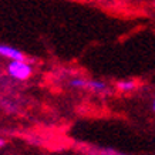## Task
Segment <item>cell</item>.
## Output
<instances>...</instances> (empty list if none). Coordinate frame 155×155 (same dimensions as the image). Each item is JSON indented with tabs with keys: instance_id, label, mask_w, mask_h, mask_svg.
I'll use <instances>...</instances> for the list:
<instances>
[{
	"instance_id": "1",
	"label": "cell",
	"mask_w": 155,
	"mask_h": 155,
	"mask_svg": "<svg viewBox=\"0 0 155 155\" xmlns=\"http://www.w3.org/2000/svg\"><path fill=\"white\" fill-rule=\"evenodd\" d=\"M9 74L17 80H26L31 74V67L24 61H12L7 67Z\"/></svg>"
},
{
	"instance_id": "2",
	"label": "cell",
	"mask_w": 155,
	"mask_h": 155,
	"mask_svg": "<svg viewBox=\"0 0 155 155\" xmlns=\"http://www.w3.org/2000/svg\"><path fill=\"white\" fill-rule=\"evenodd\" d=\"M0 56H5L7 58H12L13 61H23V54L17 48L9 47V46H2L0 44Z\"/></svg>"
},
{
	"instance_id": "3",
	"label": "cell",
	"mask_w": 155,
	"mask_h": 155,
	"mask_svg": "<svg viewBox=\"0 0 155 155\" xmlns=\"http://www.w3.org/2000/svg\"><path fill=\"white\" fill-rule=\"evenodd\" d=\"M85 87L94 90V91H104V90L107 88V85L104 84V83H101V81H87Z\"/></svg>"
},
{
	"instance_id": "4",
	"label": "cell",
	"mask_w": 155,
	"mask_h": 155,
	"mask_svg": "<svg viewBox=\"0 0 155 155\" xmlns=\"http://www.w3.org/2000/svg\"><path fill=\"white\" fill-rule=\"evenodd\" d=\"M118 88L121 90V91H125V93H127V91H131V90H134L135 88V83H134V81H120V83H118Z\"/></svg>"
},
{
	"instance_id": "5",
	"label": "cell",
	"mask_w": 155,
	"mask_h": 155,
	"mask_svg": "<svg viewBox=\"0 0 155 155\" xmlns=\"http://www.w3.org/2000/svg\"><path fill=\"white\" fill-rule=\"evenodd\" d=\"M152 110H154V113H155V100L152 101Z\"/></svg>"
},
{
	"instance_id": "6",
	"label": "cell",
	"mask_w": 155,
	"mask_h": 155,
	"mask_svg": "<svg viewBox=\"0 0 155 155\" xmlns=\"http://www.w3.org/2000/svg\"><path fill=\"white\" fill-rule=\"evenodd\" d=\"M3 144H5V142H3V140H0V147L3 145Z\"/></svg>"
}]
</instances>
